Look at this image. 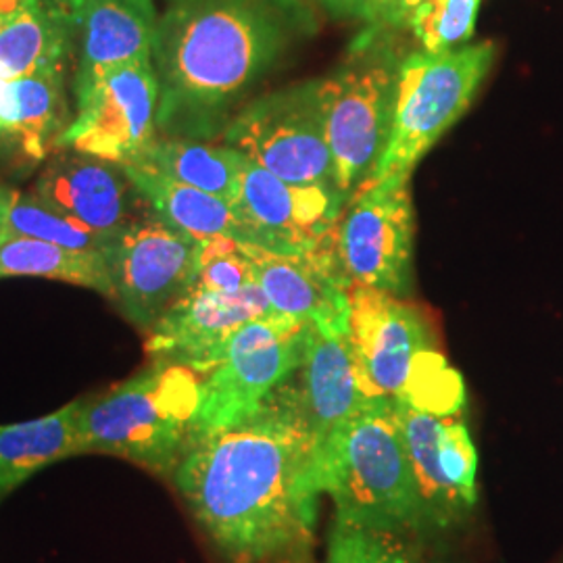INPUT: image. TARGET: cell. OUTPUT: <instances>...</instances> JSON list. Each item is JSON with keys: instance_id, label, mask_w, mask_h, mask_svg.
<instances>
[{"instance_id": "cell-1", "label": "cell", "mask_w": 563, "mask_h": 563, "mask_svg": "<svg viewBox=\"0 0 563 563\" xmlns=\"http://www.w3.org/2000/svg\"><path fill=\"white\" fill-rule=\"evenodd\" d=\"M172 483L223 563H313L322 446L292 376L244 422L190 444Z\"/></svg>"}, {"instance_id": "cell-2", "label": "cell", "mask_w": 563, "mask_h": 563, "mask_svg": "<svg viewBox=\"0 0 563 563\" xmlns=\"http://www.w3.org/2000/svg\"><path fill=\"white\" fill-rule=\"evenodd\" d=\"M313 30L305 0H167L153 44L157 130L184 141L220 136L234 107Z\"/></svg>"}, {"instance_id": "cell-3", "label": "cell", "mask_w": 563, "mask_h": 563, "mask_svg": "<svg viewBox=\"0 0 563 563\" xmlns=\"http://www.w3.org/2000/svg\"><path fill=\"white\" fill-rule=\"evenodd\" d=\"M346 336L369 399L430 413H462L465 388L420 307L369 286H351Z\"/></svg>"}, {"instance_id": "cell-4", "label": "cell", "mask_w": 563, "mask_h": 563, "mask_svg": "<svg viewBox=\"0 0 563 563\" xmlns=\"http://www.w3.org/2000/svg\"><path fill=\"white\" fill-rule=\"evenodd\" d=\"M201 399V376L153 362L95 399H84L80 451L113 455L172 481Z\"/></svg>"}, {"instance_id": "cell-5", "label": "cell", "mask_w": 563, "mask_h": 563, "mask_svg": "<svg viewBox=\"0 0 563 563\" xmlns=\"http://www.w3.org/2000/svg\"><path fill=\"white\" fill-rule=\"evenodd\" d=\"M322 484L339 522L423 532L420 493L388 399L367 402L323 444Z\"/></svg>"}, {"instance_id": "cell-6", "label": "cell", "mask_w": 563, "mask_h": 563, "mask_svg": "<svg viewBox=\"0 0 563 563\" xmlns=\"http://www.w3.org/2000/svg\"><path fill=\"white\" fill-rule=\"evenodd\" d=\"M407 55L397 30L365 25L336 69L320 78L325 136L346 205L372 178L388 146Z\"/></svg>"}, {"instance_id": "cell-7", "label": "cell", "mask_w": 563, "mask_h": 563, "mask_svg": "<svg viewBox=\"0 0 563 563\" xmlns=\"http://www.w3.org/2000/svg\"><path fill=\"white\" fill-rule=\"evenodd\" d=\"M495 57V42H467L444 53L409 51L399 76L388 146L365 186L411 180L428 151L465 115Z\"/></svg>"}, {"instance_id": "cell-8", "label": "cell", "mask_w": 563, "mask_h": 563, "mask_svg": "<svg viewBox=\"0 0 563 563\" xmlns=\"http://www.w3.org/2000/svg\"><path fill=\"white\" fill-rule=\"evenodd\" d=\"M307 323L269 313L242 325L218 365L201 376V399L188 446L244 422L286 383L302 360Z\"/></svg>"}, {"instance_id": "cell-9", "label": "cell", "mask_w": 563, "mask_h": 563, "mask_svg": "<svg viewBox=\"0 0 563 563\" xmlns=\"http://www.w3.org/2000/svg\"><path fill=\"white\" fill-rule=\"evenodd\" d=\"M222 139L249 162L280 180L322 184L339 190L325 136L320 78L299 81L246 102L234 113Z\"/></svg>"}, {"instance_id": "cell-10", "label": "cell", "mask_w": 563, "mask_h": 563, "mask_svg": "<svg viewBox=\"0 0 563 563\" xmlns=\"http://www.w3.org/2000/svg\"><path fill=\"white\" fill-rule=\"evenodd\" d=\"M336 255L351 286L407 297L413 286L416 209L409 180L367 184L336 225Z\"/></svg>"}, {"instance_id": "cell-11", "label": "cell", "mask_w": 563, "mask_h": 563, "mask_svg": "<svg viewBox=\"0 0 563 563\" xmlns=\"http://www.w3.org/2000/svg\"><path fill=\"white\" fill-rule=\"evenodd\" d=\"M199 242L153 211L128 223L104 249L113 301L125 320L148 332L190 288Z\"/></svg>"}, {"instance_id": "cell-12", "label": "cell", "mask_w": 563, "mask_h": 563, "mask_svg": "<svg viewBox=\"0 0 563 563\" xmlns=\"http://www.w3.org/2000/svg\"><path fill=\"white\" fill-rule=\"evenodd\" d=\"M76 118L53 142V151H80L107 162L134 163L157 141L159 78L153 59L125 63L104 74L76 102Z\"/></svg>"}, {"instance_id": "cell-13", "label": "cell", "mask_w": 563, "mask_h": 563, "mask_svg": "<svg viewBox=\"0 0 563 563\" xmlns=\"http://www.w3.org/2000/svg\"><path fill=\"white\" fill-rule=\"evenodd\" d=\"M393 402L420 493L423 530H449L478 499V453L470 428L462 413L439 416Z\"/></svg>"}, {"instance_id": "cell-14", "label": "cell", "mask_w": 563, "mask_h": 563, "mask_svg": "<svg viewBox=\"0 0 563 563\" xmlns=\"http://www.w3.org/2000/svg\"><path fill=\"white\" fill-rule=\"evenodd\" d=\"M269 313L274 309L260 284L239 292L186 290L146 332V353L153 362L178 363L205 376L242 325Z\"/></svg>"}, {"instance_id": "cell-15", "label": "cell", "mask_w": 563, "mask_h": 563, "mask_svg": "<svg viewBox=\"0 0 563 563\" xmlns=\"http://www.w3.org/2000/svg\"><path fill=\"white\" fill-rule=\"evenodd\" d=\"M236 207L269 242V251L301 253L336 236L346 201L332 186L290 184L244 159Z\"/></svg>"}, {"instance_id": "cell-16", "label": "cell", "mask_w": 563, "mask_h": 563, "mask_svg": "<svg viewBox=\"0 0 563 563\" xmlns=\"http://www.w3.org/2000/svg\"><path fill=\"white\" fill-rule=\"evenodd\" d=\"M244 246L274 313L328 332H346L351 284L342 272L334 239L301 253Z\"/></svg>"}, {"instance_id": "cell-17", "label": "cell", "mask_w": 563, "mask_h": 563, "mask_svg": "<svg viewBox=\"0 0 563 563\" xmlns=\"http://www.w3.org/2000/svg\"><path fill=\"white\" fill-rule=\"evenodd\" d=\"M32 195L107 241H113L128 223L136 220V207L142 201L120 163L71 148L48 157Z\"/></svg>"}, {"instance_id": "cell-18", "label": "cell", "mask_w": 563, "mask_h": 563, "mask_svg": "<svg viewBox=\"0 0 563 563\" xmlns=\"http://www.w3.org/2000/svg\"><path fill=\"white\" fill-rule=\"evenodd\" d=\"M157 23L155 0H84L80 57L74 78L76 102L84 101L107 71L153 59Z\"/></svg>"}, {"instance_id": "cell-19", "label": "cell", "mask_w": 563, "mask_h": 563, "mask_svg": "<svg viewBox=\"0 0 563 563\" xmlns=\"http://www.w3.org/2000/svg\"><path fill=\"white\" fill-rule=\"evenodd\" d=\"M320 446L374 399L363 390L346 332L307 323L299 369L292 374Z\"/></svg>"}, {"instance_id": "cell-20", "label": "cell", "mask_w": 563, "mask_h": 563, "mask_svg": "<svg viewBox=\"0 0 563 563\" xmlns=\"http://www.w3.org/2000/svg\"><path fill=\"white\" fill-rule=\"evenodd\" d=\"M121 167L148 209L192 241L232 239L269 249L267 239L234 202L172 180L142 163H125Z\"/></svg>"}, {"instance_id": "cell-21", "label": "cell", "mask_w": 563, "mask_h": 563, "mask_svg": "<svg viewBox=\"0 0 563 563\" xmlns=\"http://www.w3.org/2000/svg\"><path fill=\"white\" fill-rule=\"evenodd\" d=\"M84 0H38L0 25V81L69 63Z\"/></svg>"}, {"instance_id": "cell-22", "label": "cell", "mask_w": 563, "mask_h": 563, "mask_svg": "<svg viewBox=\"0 0 563 563\" xmlns=\"http://www.w3.org/2000/svg\"><path fill=\"white\" fill-rule=\"evenodd\" d=\"M84 399L20 423H0V497L53 463L81 455L80 416Z\"/></svg>"}, {"instance_id": "cell-23", "label": "cell", "mask_w": 563, "mask_h": 563, "mask_svg": "<svg viewBox=\"0 0 563 563\" xmlns=\"http://www.w3.org/2000/svg\"><path fill=\"white\" fill-rule=\"evenodd\" d=\"M4 278L65 282L113 299L104 251H76L53 242L4 234L0 239V280Z\"/></svg>"}, {"instance_id": "cell-24", "label": "cell", "mask_w": 563, "mask_h": 563, "mask_svg": "<svg viewBox=\"0 0 563 563\" xmlns=\"http://www.w3.org/2000/svg\"><path fill=\"white\" fill-rule=\"evenodd\" d=\"M241 151L228 144H209L205 141L184 139H157L139 162L172 180L199 188L222 197L225 201H239L241 174L244 165Z\"/></svg>"}, {"instance_id": "cell-25", "label": "cell", "mask_w": 563, "mask_h": 563, "mask_svg": "<svg viewBox=\"0 0 563 563\" xmlns=\"http://www.w3.org/2000/svg\"><path fill=\"white\" fill-rule=\"evenodd\" d=\"M4 234L53 242L76 251H104L111 242L101 234H97L95 230L53 211L34 195H18V192H13Z\"/></svg>"}, {"instance_id": "cell-26", "label": "cell", "mask_w": 563, "mask_h": 563, "mask_svg": "<svg viewBox=\"0 0 563 563\" xmlns=\"http://www.w3.org/2000/svg\"><path fill=\"white\" fill-rule=\"evenodd\" d=\"M483 0H428L411 20V34L426 53H444L474 36Z\"/></svg>"}, {"instance_id": "cell-27", "label": "cell", "mask_w": 563, "mask_h": 563, "mask_svg": "<svg viewBox=\"0 0 563 563\" xmlns=\"http://www.w3.org/2000/svg\"><path fill=\"white\" fill-rule=\"evenodd\" d=\"M323 563H418L402 534L334 520Z\"/></svg>"}, {"instance_id": "cell-28", "label": "cell", "mask_w": 563, "mask_h": 563, "mask_svg": "<svg viewBox=\"0 0 563 563\" xmlns=\"http://www.w3.org/2000/svg\"><path fill=\"white\" fill-rule=\"evenodd\" d=\"M251 284H257V280L244 242L232 239L199 241L195 276L188 290L239 292Z\"/></svg>"}, {"instance_id": "cell-29", "label": "cell", "mask_w": 563, "mask_h": 563, "mask_svg": "<svg viewBox=\"0 0 563 563\" xmlns=\"http://www.w3.org/2000/svg\"><path fill=\"white\" fill-rule=\"evenodd\" d=\"M428 0H365L362 21L369 27L409 30L413 15Z\"/></svg>"}, {"instance_id": "cell-30", "label": "cell", "mask_w": 563, "mask_h": 563, "mask_svg": "<svg viewBox=\"0 0 563 563\" xmlns=\"http://www.w3.org/2000/svg\"><path fill=\"white\" fill-rule=\"evenodd\" d=\"M328 15L336 20H362L365 0H313Z\"/></svg>"}, {"instance_id": "cell-31", "label": "cell", "mask_w": 563, "mask_h": 563, "mask_svg": "<svg viewBox=\"0 0 563 563\" xmlns=\"http://www.w3.org/2000/svg\"><path fill=\"white\" fill-rule=\"evenodd\" d=\"M34 2H38V0H0V25L18 18L21 11L32 7Z\"/></svg>"}, {"instance_id": "cell-32", "label": "cell", "mask_w": 563, "mask_h": 563, "mask_svg": "<svg viewBox=\"0 0 563 563\" xmlns=\"http://www.w3.org/2000/svg\"><path fill=\"white\" fill-rule=\"evenodd\" d=\"M11 201H13V192L7 188H0V239L7 232V216H9Z\"/></svg>"}]
</instances>
